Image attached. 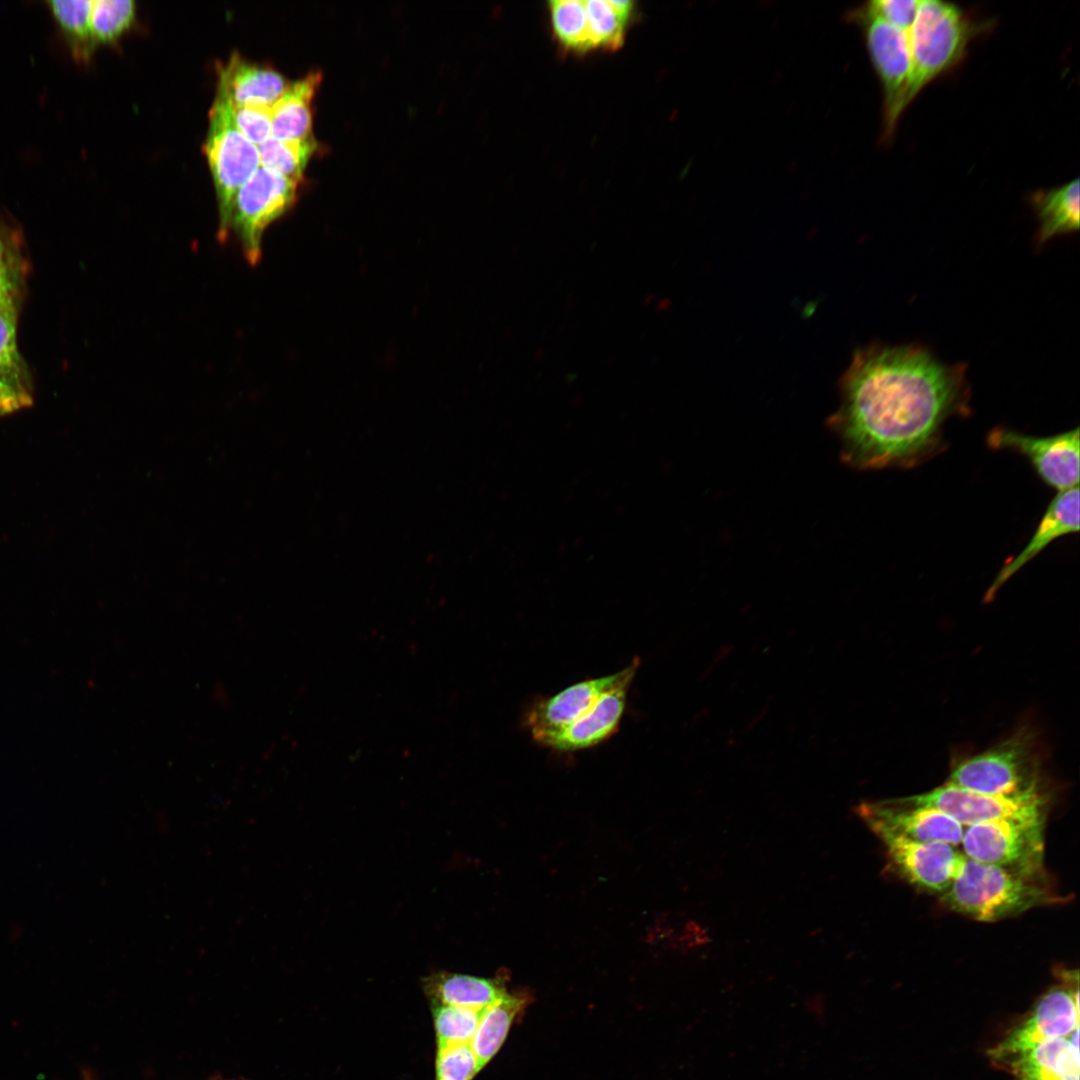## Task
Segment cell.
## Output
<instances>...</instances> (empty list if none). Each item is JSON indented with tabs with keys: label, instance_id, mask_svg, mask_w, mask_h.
I'll return each instance as SVG.
<instances>
[{
	"label": "cell",
	"instance_id": "obj_1",
	"mask_svg": "<svg viewBox=\"0 0 1080 1080\" xmlns=\"http://www.w3.org/2000/svg\"><path fill=\"white\" fill-rule=\"evenodd\" d=\"M829 424L841 458L859 470L914 468L945 448L944 425L967 416L966 368L919 345L873 344L855 352Z\"/></svg>",
	"mask_w": 1080,
	"mask_h": 1080
},
{
	"label": "cell",
	"instance_id": "obj_2",
	"mask_svg": "<svg viewBox=\"0 0 1080 1080\" xmlns=\"http://www.w3.org/2000/svg\"><path fill=\"white\" fill-rule=\"evenodd\" d=\"M1060 978L989 1050L1013 1080H1079V980Z\"/></svg>",
	"mask_w": 1080,
	"mask_h": 1080
},
{
	"label": "cell",
	"instance_id": "obj_3",
	"mask_svg": "<svg viewBox=\"0 0 1080 1080\" xmlns=\"http://www.w3.org/2000/svg\"><path fill=\"white\" fill-rule=\"evenodd\" d=\"M940 896L951 910L983 922L1012 917L1059 898L1048 886L1045 873H1024L966 857Z\"/></svg>",
	"mask_w": 1080,
	"mask_h": 1080
},
{
	"label": "cell",
	"instance_id": "obj_4",
	"mask_svg": "<svg viewBox=\"0 0 1080 1080\" xmlns=\"http://www.w3.org/2000/svg\"><path fill=\"white\" fill-rule=\"evenodd\" d=\"M974 32L973 23L955 4L920 1L908 31L911 65L900 115L926 85L960 62Z\"/></svg>",
	"mask_w": 1080,
	"mask_h": 1080
},
{
	"label": "cell",
	"instance_id": "obj_5",
	"mask_svg": "<svg viewBox=\"0 0 1080 1080\" xmlns=\"http://www.w3.org/2000/svg\"><path fill=\"white\" fill-rule=\"evenodd\" d=\"M1034 736L1026 729L982 753L960 761L946 782L990 795H1016L1041 789Z\"/></svg>",
	"mask_w": 1080,
	"mask_h": 1080
},
{
	"label": "cell",
	"instance_id": "obj_6",
	"mask_svg": "<svg viewBox=\"0 0 1080 1080\" xmlns=\"http://www.w3.org/2000/svg\"><path fill=\"white\" fill-rule=\"evenodd\" d=\"M204 151L213 177L219 211L218 239L230 231L235 196L244 182L260 167L258 146L236 126L228 102L216 96L209 112Z\"/></svg>",
	"mask_w": 1080,
	"mask_h": 1080
},
{
	"label": "cell",
	"instance_id": "obj_7",
	"mask_svg": "<svg viewBox=\"0 0 1080 1080\" xmlns=\"http://www.w3.org/2000/svg\"><path fill=\"white\" fill-rule=\"evenodd\" d=\"M858 24L883 92V134L886 142L893 137L900 117L899 106L910 72L911 57L908 32L870 13L864 6L847 14Z\"/></svg>",
	"mask_w": 1080,
	"mask_h": 1080
},
{
	"label": "cell",
	"instance_id": "obj_8",
	"mask_svg": "<svg viewBox=\"0 0 1080 1080\" xmlns=\"http://www.w3.org/2000/svg\"><path fill=\"white\" fill-rule=\"evenodd\" d=\"M297 184L260 165L239 188L232 207L230 229L237 235L249 264L259 262L263 233L294 203Z\"/></svg>",
	"mask_w": 1080,
	"mask_h": 1080
},
{
	"label": "cell",
	"instance_id": "obj_9",
	"mask_svg": "<svg viewBox=\"0 0 1080 1080\" xmlns=\"http://www.w3.org/2000/svg\"><path fill=\"white\" fill-rule=\"evenodd\" d=\"M1044 823L997 821L967 826L961 841L966 858L1029 874H1043Z\"/></svg>",
	"mask_w": 1080,
	"mask_h": 1080
},
{
	"label": "cell",
	"instance_id": "obj_10",
	"mask_svg": "<svg viewBox=\"0 0 1080 1080\" xmlns=\"http://www.w3.org/2000/svg\"><path fill=\"white\" fill-rule=\"evenodd\" d=\"M903 799L937 808L966 827L985 822L1045 820L1048 801L1042 789L1016 795H990L948 782Z\"/></svg>",
	"mask_w": 1080,
	"mask_h": 1080
},
{
	"label": "cell",
	"instance_id": "obj_11",
	"mask_svg": "<svg viewBox=\"0 0 1080 1080\" xmlns=\"http://www.w3.org/2000/svg\"><path fill=\"white\" fill-rule=\"evenodd\" d=\"M1079 428L1051 436H1034L995 427L987 435L994 450H1010L1024 456L1039 478L1058 492L1079 486Z\"/></svg>",
	"mask_w": 1080,
	"mask_h": 1080
},
{
	"label": "cell",
	"instance_id": "obj_12",
	"mask_svg": "<svg viewBox=\"0 0 1080 1080\" xmlns=\"http://www.w3.org/2000/svg\"><path fill=\"white\" fill-rule=\"evenodd\" d=\"M874 833L885 845L892 864L911 884L939 895L953 882L965 856L944 842L911 840L888 830Z\"/></svg>",
	"mask_w": 1080,
	"mask_h": 1080
},
{
	"label": "cell",
	"instance_id": "obj_13",
	"mask_svg": "<svg viewBox=\"0 0 1080 1080\" xmlns=\"http://www.w3.org/2000/svg\"><path fill=\"white\" fill-rule=\"evenodd\" d=\"M858 815L874 832L888 830L911 840L961 844L964 826L945 812L900 799L862 802Z\"/></svg>",
	"mask_w": 1080,
	"mask_h": 1080
},
{
	"label": "cell",
	"instance_id": "obj_14",
	"mask_svg": "<svg viewBox=\"0 0 1080 1080\" xmlns=\"http://www.w3.org/2000/svg\"><path fill=\"white\" fill-rule=\"evenodd\" d=\"M640 667L635 657L624 669L602 677L575 683L562 691L541 698L529 708L525 722L535 742L556 732L585 714L607 691L633 680Z\"/></svg>",
	"mask_w": 1080,
	"mask_h": 1080
},
{
	"label": "cell",
	"instance_id": "obj_15",
	"mask_svg": "<svg viewBox=\"0 0 1080 1080\" xmlns=\"http://www.w3.org/2000/svg\"><path fill=\"white\" fill-rule=\"evenodd\" d=\"M632 681H624L607 691L577 720L537 743L560 752H575L606 741L619 729Z\"/></svg>",
	"mask_w": 1080,
	"mask_h": 1080
},
{
	"label": "cell",
	"instance_id": "obj_16",
	"mask_svg": "<svg viewBox=\"0 0 1080 1080\" xmlns=\"http://www.w3.org/2000/svg\"><path fill=\"white\" fill-rule=\"evenodd\" d=\"M1079 531V486L1058 492L1050 501L1033 535L1018 555L1007 561L987 589L991 601L999 589L1054 540Z\"/></svg>",
	"mask_w": 1080,
	"mask_h": 1080
},
{
	"label": "cell",
	"instance_id": "obj_17",
	"mask_svg": "<svg viewBox=\"0 0 1080 1080\" xmlns=\"http://www.w3.org/2000/svg\"><path fill=\"white\" fill-rule=\"evenodd\" d=\"M289 85L276 70L234 53L219 71L217 96L232 105L272 107Z\"/></svg>",
	"mask_w": 1080,
	"mask_h": 1080
},
{
	"label": "cell",
	"instance_id": "obj_18",
	"mask_svg": "<svg viewBox=\"0 0 1080 1080\" xmlns=\"http://www.w3.org/2000/svg\"><path fill=\"white\" fill-rule=\"evenodd\" d=\"M431 1004H444L482 1010L507 992L496 980L460 973L439 971L422 980Z\"/></svg>",
	"mask_w": 1080,
	"mask_h": 1080
},
{
	"label": "cell",
	"instance_id": "obj_19",
	"mask_svg": "<svg viewBox=\"0 0 1080 1080\" xmlns=\"http://www.w3.org/2000/svg\"><path fill=\"white\" fill-rule=\"evenodd\" d=\"M321 74L312 72L288 86L272 105V137L279 140L311 138L312 100Z\"/></svg>",
	"mask_w": 1080,
	"mask_h": 1080
},
{
	"label": "cell",
	"instance_id": "obj_20",
	"mask_svg": "<svg viewBox=\"0 0 1080 1080\" xmlns=\"http://www.w3.org/2000/svg\"><path fill=\"white\" fill-rule=\"evenodd\" d=\"M1030 200L1039 220L1038 245L1079 230L1078 178L1057 188L1036 191Z\"/></svg>",
	"mask_w": 1080,
	"mask_h": 1080
},
{
	"label": "cell",
	"instance_id": "obj_21",
	"mask_svg": "<svg viewBox=\"0 0 1080 1080\" xmlns=\"http://www.w3.org/2000/svg\"><path fill=\"white\" fill-rule=\"evenodd\" d=\"M526 1005V998L506 993L482 1010L470 1045L482 1069L499 1051L515 1018Z\"/></svg>",
	"mask_w": 1080,
	"mask_h": 1080
},
{
	"label": "cell",
	"instance_id": "obj_22",
	"mask_svg": "<svg viewBox=\"0 0 1080 1080\" xmlns=\"http://www.w3.org/2000/svg\"><path fill=\"white\" fill-rule=\"evenodd\" d=\"M585 8L592 47L615 51L621 48L635 12L633 1L589 0Z\"/></svg>",
	"mask_w": 1080,
	"mask_h": 1080
},
{
	"label": "cell",
	"instance_id": "obj_23",
	"mask_svg": "<svg viewBox=\"0 0 1080 1080\" xmlns=\"http://www.w3.org/2000/svg\"><path fill=\"white\" fill-rule=\"evenodd\" d=\"M552 31L560 46L574 53L593 50L584 0L548 2Z\"/></svg>",
	"mask_w": 1080,
	"mask_h": 1080
},
{
	"label": "cell",
	"instance_id": "obj_24",
	"mask_svg": "<svg viewBox=\"0 0 1080 1080\" xmlns=\"http://www.w3.org/2000/svg\"><path fill=\"white\" fill-rule=\"evenodd\" d=\"M27 272L28 261L22 237L0 221V304L18 302Z\"/></svg>",
	"mask_w": 1080,
	"mask_h": 1080
},
{
	"label": "cell",
	"instance_id": "obj_25",
	"mask_svg": "<svg viewBox=\"0 0 1080 1080\" xmlns=\"http://www.w3.org/2000/svg\"><path fill=\"white\" fill-rule=\"evenodd\" d=\"M316 148L313 137L279 140L271 136L258 146L260 165L298 183Z\"/></svg>",
	"mask_w": 1080,
	"mask_h": 1080
},
{
	"label": "cell",
	"instance_id": "obj_26",
	"mask_svg": "<svg viewBox=\"0 0 1080 1080\" xmlns=\"http://www.w3.org/2000/svg\"><path fill=\"white\" fill-rule=\"evenodd\" d=\"M49 8L80 59H87L95 45L90 32L91 0H52Z\"/></svg>",
	"mask_w": 1080,
	"mask_h": 1080
},
{
	"label": "cell",
	"instance_id": "obj_27",
	"mask_svg": "<svg viewBox=\"0 0 1080 1080\" xmlns=\"http://www.w3.org/2000/svg\"><path fill=\"white\" fill-rule=\"evenodd\" d=\"M482 1010L431 1004L437 1047L470 1044L477 1029Z\"/></svg>",
	"mask_w": 1080,
	"mask_h": 1080
},
{
	"label": "cell",
	"instance_id": "obj_28",
	"mask_svg": "<svg viewBox=\"0 0 1080 1080\" xmlns=\"http://www.w3.org/2000/svg\"><path fill=\"white\" fill-rule=\"evenodd\" d=\"M133 0H91L90 32L97 44L115 41L135 19Z\"/></svg>",
	"mask_w": 1080,
	"mask_h": 1080
},
{
	"label": "cell",
	"instance_id": "obj_29",
	"mask_svg": "<svg viewBox=\"0 0 1080 1080\" xmlns=\"http://www.w3.org/2000/svg\"><path fill=\"white\" fill-rule=\"evenodd\" d=\"M18 302L0 304V369L29 379L27 366L17 345Z\"/></svg>",
	"mask_w": 1080,
	"mask_h": 1080
},
{
	"label": "cell",
	"instance_id": "obj_30",
	"mask_svg": "<svg viewBox=\"0 0 1080 1080\" xmlns=\"http://www.w3.org/2000/svg\"><path fill=\"white\" fill-rule=\"evenodd\" d=\"M480 1070L470 1044L437 1047L436 1080H472Z\"/></svg>",
	"mask_w": 1080,
	"mask_h": 1080
},
{
	"label": "cell",
	"instance_id": "obj_31",
	"mask_svg": "<svg viewBox=\"0 0 1080 1080\" xmlns=\"http://www.w3.org/2000/svg\"><path fill=\"white\" fill-rule=\"evenodd\" d=\"M228 104L236 126L253 144L259 146L271 137V107Z\"/></svg>",
	"mask_w": 1080,
	"mask_h": 1080
},
{
	"label": "cell",
	"instance_id": "obj_32",
	"mask_svg": "<svg viewBox=\"0 0 1080 1080\" xmlns=\"http://www.w3.org/2000/svg\"><path fill=\"white\" fill-rule=\"evenodd\" d=\"M32 403L31 381L0 369V416L27 408Z\"/></svg>",
	"mask_w": 1080,
	"mask_h": 1080
},
{
	"label": "cell",
	"instance_id": "obj_33",
	"mask_svg": "<svg viewBox=\"0 0 1080 1080\" xmlns=\"http://www.w3.org/2000/svg\"><path fill=\"white\" fill-rule=\"evenodd\" d=\"M919 0H874L863 6L885 22L908 32L916 18Z\"/></svg>",
	"mask_w": 1080,
	"mask_h": 1080
},
{
	"label": "cell",
	"instance_id": "obj_34",
	"mask_svg": "<svg viewBox=\"0 0 1080 1080\" xmlns=\"http://www.w3.org/2000/svg\"><path fill=\"white\" fill-rule=\"evenodd\" d=\"M84 1080H94V1079L89 1074H86Z\"/></svg>",
	"mask_w": 1080,
	"mask_h": 1080
},
{
	"label": "cell",
	"instance_id": "obj_35",
	"mask_svg": "<svg viewBox=\"0 0 1080 1080\" xmlns=\"http://www.w3.org/2000/svg\"><path fill=\"white\" fill-rule=\"evenodd\" d=\"M211 1080H226V1079H222V1078H218V1077H215V1078H213V1079H211Z\"/></svg>",
	"mask_w": 1080,
	"mask_h": 1080
}]
</instances>
